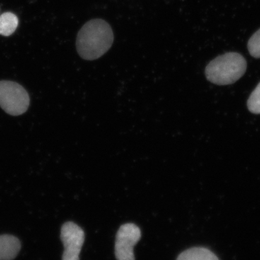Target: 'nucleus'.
I'll return each instance as SVG.
<instances>
[{
    "mask_svg": "<svg viewBox=\"0 0 260 260\" xmlns=\"http://www.w3.org/2000/svg\"><path fill=\"white\" fill-rule=\"evenodd\" d=\"M141 238L138 225L126 223L118 230L116 237L115 256L117 260H135L134 247Z\"/></svg>",
    "mask_w": 260,
    "mask_h": 260,
    "instance_id": "4",
    "label": "nucleus"
},
{
    "mask_svg": "<svg viewBox=\"0 0 260 260\" xmlns=\"http://www.w3.org/2000/svg\"><path fill=\"white\" fill-rule=\"evenodd\" d=\"M247 107L253 114H260V83L248 99Z\"/></svg>",
    "mask_w": 260,
    "mask_h": 260,
    "instance_id": "9",
    "label": "nucleus"
},
{
    "mask_svg": "<svg viewBox=\"0 0 260 260\" xmlns=\"http://www.w3.org/2000/svg\"><path fill=\"white\" fill-rule=\"evenodd\" d=\"M248 49L253 57L260 58V29L249 39Z\"/></svg>",
    "mask_w": 260,
    "mask_h": 260,
    "instance_id": "10",
    "label": "nucleus"
},
{
    "mask_svg": "<svg viewBox=\"0 0 260 260\" xmlns=\"http://www.w3.org/2000/svg\"><path fill=\"white\" fill-rule=\"evenodd\" d=\"M114 42L110 25L102 19H93L85 24L77 37L78 54L85 60H95L109 50Z\"/></svg>",
    "mask_w": 260,
    "mask_h": 260,
    "instance_id": "1",
    "label": "nucleus"
},
{
    "mask_svg": "<svg viewBox=\"0 0 260 260\" xmlns=\"http://www.w3.org/2000/svg\"><path fill=\"white\" fill-rule=\"evenodd\" d=\"M18 18L12 13H5L0 15V34L9 37L18 28Z\"/></svg>",
    "mask_w": 260,
    "mask_h": 260,
    "instance_id": "8",
    "label": "nucleus"
},
{
    "mask_svg": "<svg viewBox=\"0 0 260 260\" xmlns=\"http://www.w3.org/2000/svg\"><path fill=\"white\" fill-rule=\"evenodd\" d=\"M246 66V59L240 54L229 52L210 61L205 69V75L215 85H231L242 78Z\"/></svg>",
    "mask_w": 260,
    "mask_h": 260,
    "instance_id": "2",
    "label": "nucleus"
},
{
    "mask_svg": "<svg viewBox=\"0 0 260 260\" xmlns=\"http://www.w3.org/2000/svg\"><path fill=\"white\" fill-rule=\"evenodd\" d=\"M60 237L64 247L62 260H80V253L85 241L83 229L73 222H67L61 227Z\"/></svg>",
    "mask_w": 260,
    "mask_h": 260,
    "instance_id": "5",
    "label": "nucleus"
},
{
    "mask_svg": "<svg viewBox=\"0 0 260 260\" xmlns=\"http://www.w3.org/2000/svg\"><path fill=\"white\" fill-rule=\"evenodd\" d=\"M30 99L25 89L13 81H0V107L13 116H18L26 112Z\"/></svg>",
    "mask_w": 260,
    "mask_h": 260,
    "instance_id": "3",
    "label": "nucleus"
},
{
    "mask_svg": "<svg viewBox=\"0 0 260 260\" xmlns=\"http://www.w3.org/2000/svg\"><path fill=\"white\" fill-rule=\"evenodd\" d=\"M21 249L20 240L12 235L0 236V260H13Z\"/></svg>",
    "mask_w": 260,
    "mask_h": 260,
    "instance_id": "6",
    "label": "nucleus"
},
{
    "mask_svg": "<svg viewBox=\"0 0 260 260\" xmlns=\"http://www.w3.org/2000/svg\"><path fill=\"white\" fill-rule=\"evenodd\" d=\"M177 260H219L218 256L205 247H193L179 254Z\"/></svg>",
    "mask_w": 260,
    "mask_h": 260,
    "instance_id": "7",
    "label": "nucleus"
}]
</instances>
